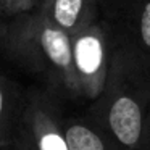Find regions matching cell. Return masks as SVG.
Masks as SVG:
<instances>
[{
	"instance_id": "7",
	"label": "cell",
	"mask_w": 150,
	"mask_h": 150,
	"mask_svg": "<svg viewBox=\"0 0 150 150\" xmlns=\"http://www.w3.org/2000/svg\"><path fill=\"white\" fill-rule=\"evenodd\" d=\"M24 102L18 87L0 73V150L11 149L21 121Z\"/></svg>"
},
{
	"instance_id": "9",
	"label": "cell",
	"mask_w": 150,
	"mask_h": 150,
	"mask_svg": "<svg viewBox=\"0 0 150 150\" xmlns=\"http://www.w3.org/2000/svg\"><path fill=\"white\" fill-rule=\"evenodd\" d=\"M16 15V0H0V23L7 24Z\"/></svg>"
},
{
	"instance_id": "1",
	"label": "cell",
	"mask_w": 150,
	"mask_h": 150,
	"mask_svg": "<svg viewBox=\"0 0 150 150\" xmlns=\"http://www.w3.org/2000/svg\"><path fill=\"white\" fill-rule=\"evenodd\" d=\"M0 49L20 66L42 74L55 91L71 98L81 97L73 65L71 37L39 8L8 21Z\"/></svg>"
},
{
	"instance_id": "13",
	"label": "cell",
	"mask_w": 150,
	"mask_h": 150,
	"mask_svg": "<svg viewBox=\"0 0 150 150\" xmlns=\"http://www.w3.org/2000/svg\"><path fill=\"white\" fill-rule=\"evenodd\" d=\"M42 2H45V0H37V7H39V5L42 4ZM103 2H107V0H103Z\"/></svg>"
},
{
	"instance_id": "11",
	"label": "cell",
	"mask_w": 150,
	"mask_h": 150,
	"mask_svg": "<svg viewBox=\"0 0 150 150\" xmlns=\"http://www.w3.org/2000/svg\"><path fill=\"white\" fill-rule=\"evenodd\" d=\"M34 8H37V0H16L18 15L24 13V11H31Z\"/></svg>"
},
{
	"instance_id": "12",
	"label": "cell",
	"mask_w": 150,
	"mask_h": 150,
	"mask_svg": "<svg viewBox=\"0 0 150 150\" xmlns=\"http://www.w3.org/2000/svg\"><path fill=\"white\" fill-rule=\"evenodd\" d=\"M5 28H7V24H5V23H0V40H2V37H4Z\"/></svg>"
},
{
	"instance_id": "3",
	"label": "cell",
	"mask_w": 150,
	"mask_h": 150,
	"mask_svg": "<svg viewBox=\"0 0 150 150\" xmlns=\"http://www.w3.org/2000/svg\"><path fill=\"white\" fill-rule=\"evenodd\" d=\"M118 39L100 20L71 37L73 65L81 97L97 100L110 79Z\"/></svg>"
},
{
	"instance_id": "4",
	"label": "cell",
	"mask_w": 150,
	"mask_h": 150,
	"mask_svg": "<svg viewBox=\"0 0 150 150\" xmlns=\"http://www.w3.org/2000/svg\"><path fill=\"white\" fill-rule=\"evenodd\" d=\"M20 126L26 131L36 150H69L65 124L47 94L33 92L28 95Z\"/></svg>"
},
{
	"instance_id": "2",
	"label": "cell",
	"mask_w": 150,
	"mask_h": 150,
	"mask_svg": "<svg viewBox=\"0 0 150 150\" xmlns=\"http://www.w3.org/2000/svg\"><path fill=\"white\" fill-rule=\"evenodd\" d=\"M145 87V73L134 65L118 42L110 79L97 98L102 103L98 107L102 124H98L126 150H137L144 139L149 100Z\"/></svg>"
},
{
	"instance_id": "10",
	"label": "cell",
	"mask_w": 150,
	"mask_h": 150,
	"mask_svg": "<svg viewBox=\"0 0 150 150\" xmlns=\"http://www.w3.org/2000/svg\"><path fill=\"white\" fill-rule=\"evenodd\" d=\"M11 150H36L31 142V139L28 137L26 131L23 127H18V132H16V137H15V142L11 145Z\"/></svg>"
},
{
	"instance_id": "5",
	"label": "cell",
	"mask_w": 150,
	"mask_h": 150,
	"mask_svg": "<svg viewBox=\"0 0 150 150\" xmlns=\"http://www.w3.org/2000/svg\"><path fill=\"white\" fill-rule=\"evenodd\" d=\"M103 0H45L39 10L69 37L98 21Z\"/></svg>"
},
{
	"instance_id": "6",
	"label": "cell",
	"mask_w": 150,
	"mask_h": 150,
	"mask_svg": "<svg viewBox=\"0 0 150 150\" xmlns=\"http://www.w3.org/2000/svg\"><path fill=\"white\" fill-rule=\"evenodd\" d=\"M129 47H123L132 63L147 74L150 63V0H134L129 10Z\"/></svg>"
},
{
	"instance_id": "8",
	"label": "cell",
	"mask_w": 150,
	"mask_h": 150,
	"mask_svg": "<svg viewBox=\"0 0 150 150\" xmlns=\"http://www.w3.org/2000/svg\"><path fill=\"white\" fill-rule=\"evenodd\" d=\"M63 124L69 150H126L98 123L68 120Z\"/></svg>"
}]
</instances>
